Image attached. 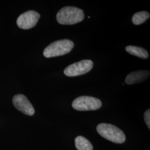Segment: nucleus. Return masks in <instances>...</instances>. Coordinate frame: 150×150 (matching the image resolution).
<instances>
[{
    "label": "nucleus",
    "mask_w": 150,
    "mask_h": 150,
    "mask_svg": "<svg viewBox=\"0 0 150 150\" xmlns=\"http://www.w3.org/2000/svg\"><path fill=\"white\" fill-rule=\"evenodd\" d=\"M84 17V12L81 9L73 6H66L58 12L56 18L61 25H71L82 21Z\"/></svg>",
    "instance_id": "f257e3e1"
},
{
    "label": "nucleus",
    "mask_w": 150,
    "mask_h": 150,
    "mask_svg": "<svg viewBox=\"0 0 150 150\" xmlns=\"http://www.w3.org/2000/svg\"><path fill=\"white\" fill-rule=\"evenodd\" d=\"M74 42L67 39L58 40L50 44L43 51L45 57L51 58L69 54L74 48Z\"/></svg>",
    "instance_id": "f03ea898"
},
{
    "label": "nucleus",
    "mask_w": 150,
    "mask_h": 150,
    "mask_svg": "<svg viewBox=\"0 0 150 150\" xmlns=\"http://www.w3.org/2000/svg\"><path fill=\"white\" fill-rule=\"evenodd\" d=\"M97 131L103 138L114 143L122 144L126 139L123 132L111 124L100 123L97 127Z\"/></svg>",
    "instance_id": "7ed1b4c3"
},
{
    "label": "nucleus",
    "mask_w": 150,
    "mask_h": 150,
    "mask_svg": "<svg viewBox=\"0 0 150 150\" xmlns=\"http://www.w3.org/2000/svg\"><path fill=\"white\" fill-rule=\"evenodd\" d=\"M72 106L77 111H93L101 107L102 102L95 97L83 96L76 98L72 102Z\"/></svg>",
    "instance_id": "20e7f679"
},
{
    "label": "nucleus",
    "mask_w": 150,
    "mask_h": 150,
    "mask_svg": "<svg viewBox=\"0 0 150 150\" xmlns=\"http://www.w3.org/2000/svg\"><path fill=\"white\" fill-rule=\"evenodd\" d=\"M93 62L90 59H83L70 64L64 70V74L69 77L84 75L91 71Z\"/></svg>",
    "instance_id": "39448f33"
},
{
    "label": "nucleus",
    "mask_w": 150,
    "mask_h": 150,
    "mask_svg": "<svg viewBox=\"0 0 150 150\" xmlns=\"http://www.w3.org/2000/svg\"><path fill=\"white\" fill-rule=\"evenodd\" d=\"M40 17V15L36 11H27L18 17L17 24L22 29H30L36 26Z\"/></svg>",
    "instance_id": "423d86ee"
},
{
    "label": "nucleus",
    "mask_w": 150,
    "mask_h": 150,
    "mask_svg": "<svg viewBox=\"0 0 150 150\" xmlns=\"http://www.w3.org/2000/svg\"><path fill=\"white\" fill-rule=\"evenodd\" d=\"M12 102L15 107L23 113L28 116H32L35 113L34 108L25 96L16 95L13 97Z\"/></svg>",
    "instance_id": "0eeeda50"
},
{
    "label": "nucleus",
    "mask_w": 150,
    "mask_h": 150,
    "mask_svg": "<svg viewBox=\"0 0 150 150\" xmlns=\"http://www.w3.org/2000/svg\"><path fill=\"white\" fill-rule=\"evenodd\" d=\"M150 76V72L147 70H140L131 72L125 79V82L127 85H133L141 83L146 80Z\"/></svg>",
    "instance_id": "6e6552de"
},
{
    "label": "nucleus",
    "mask_w": 150,
    "mask_h": 150,
    "mask_svg": "<svg viewBox=\"0 0 150 150\" xmlns=\"http://www.w3.org/2000/svg\"><path fill=\"white\" fill-rule=\"evenodd\" d=\"M126 51L132 55L143 59H146L149 56L148 51L138 46H127L126 47Z\"/></svg>",
    "instance_id": "1a4fd4ad"
},
{
    "label": "nucleus",
    "mask_w": 150,
    "mask_h": 150,
    "mask_svg": "<svg viewBox=\"0 0 150 150\" xmlns=\"http://www.w3.org/2000/svg\"><path fill=\"white\" fill-rule=\"evenodd\" d=\"M75 146L78 150H93L90 142L83 136H78L75 139Z\"/></svg>",
    "instance_id": "9d476101"
},
{
    "label": "nucleus",
    "mask_w": 150,
    "mask_h": 150,
    "mask_svg": "<svg viewBox=\"0 0 150 150\" xmlns=\"http://www.w3.org/2000/svg\"><path fill=\"white\" fill-rule=\"evenodd\" d=\"M149 17L150 13L147 11H141L134 15L132 21L135 25H139L145 22Z\"/></svg>",
    "instance_id": "9b49d317"
},
{
    "label": "nucleus",
    "mask_w": 150,
    "mask_h": 150,
    "mask_svg": "<svg viewBox=\"0 0 150 150\" xmlns=\"http://www.w3.org/2000/svg\"><path fill=\"white\" fill-rule=\"evenodd\" d=\"M144 118L145 121L146 123L147 126H148L149 129H150V109L147 110L144 114Z\"/></svg>",
    "instance_id": "f8f14e48"
}]
</instances>
